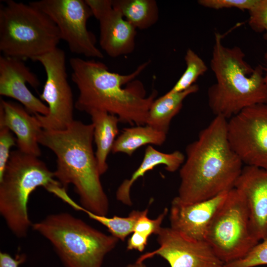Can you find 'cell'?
<instances>
[{"mask_svg": "<svg viewBox=\"0 0 267 267\" xmlns=\"http://www.w3.org/2000/svg\"><path fill=\"white\" fill-rule=\"evenodd\" d=\"M66 59L64 50L57 47L34 60L43 65L46 74L40 98L47 103L48 113L45 116L34 114L43 130H64L74 121L75 103L68 81Z\"/></svg>", "mask_w": 267, "mask_h": 267, "instance_id": "9c48e42d", "label": "cell"}, {"mask_svg": "<svg viewBox=\"0 0 267 267\" xmlns=\"http://www.w3.org/2000/svg\"><path fill=\"white\" fill-rule=\"evenodd\" d=\"M93 126L74 120L65 130H42L40 144L56 156L55 178L66 189L72 184L80 205L98 215L106 216L109 200L102 187L95 155L92 148Z\"/></svg>", "mask_w": 267, "mask_h": 267, "instance_id": "3957f363", "label": "cell"}, {"mask_svg": "<svg viewBox=\"0 0 267 267\" xmlns=\"http://www.w3.org/2000/svg\"><path fill=\"white\" fill-rule=\"evenodd\" d=\"M45 13L56 25L61 40L73 53L87 57L102 58L96 38L87 28L93 16L85 0H41L29 2Z\"/></svg>", "mask_w": 267, "mask_h": 267, "instance_id": "30bf717a", "label": "cell"}, {"mask_svg": "<svg viewBox=\"0 0 267 267\" xmlns=\"http://www.w3.org/2000/svg\"><path fill=\"white\" fill-rule=\"evenodd\" d=\"M61 40L59 30L44 12L29 2L6 0L0 6V51L23 60L55 48Z\"/></svg>", "mask_w": 267, "mask_h": 267, "instance_id": "5b68a950", "label": "cell"}, {"mask_svg": "<svg viewBox=\"0 0 267 267\" xmlns=\"http://www.w3.org/2000/svg\"><path fill=\"white\" fill-rule=\"evenodd\" d=\"M25 256L17 255L13 258L5 252L0 253V267H18L25 261Z\"/></svg>", "mask_w": 267, "mask_h": 267, "instance_id": "4dcf8cb0", "label": "cell"}, {"mask_svg": "<svg viewBox=\"0 0 267 267\" xmlns=\"http://www.w3.org/2000/svg\"><path fill=\"white\" fill-rule=\"evenodd\" d=\"M234 188L245 201L253 236L259 242L267 238V171L245 165Z\"/></svg>", "mask_w": 267, "mask_h": 267, "instance_id": "2e32d148", "label": "cell"}, {"mask_svg": "<svg viewBox=\"0 0 267 267\" xmlns=\"http://www.w3.org/2000/svg\"><path fill=\"white\" fill-rule=\"evenodd\" d=\"M198 90V85L195 84L184 91L175 93L168 91L155 99L149 109L146 125L167 134L171 122L181 110L184 100Z\"/></svg>", "mask_w": 267, "mask_h": 267, "instance_id": "ffe728a7", "label": "cell"}, {"mask_svg": "<svg viewBox=\"0 0 267 267\" xmlns=\"http://www.w3.org/2000/svg\"><path fill=\"white\" fill-rule=\"evenodd\" d=\"M55 195L67 203L74 209L85 213L90 219L105 226L111 235L123 241L134 232L135 224L143 213V210L132 211L126 217L113 216L107 217L95 214L82 207L73 200L68 195L66 189L61 188L56 192Z\"/></svg>", "mask_w": 267, "mask_h": 267, "instance_id": "7402d4cb", "label": "cell"}, {"mask_svg": "<svg viewBox=\"0 0 267 267\" xmlns=\"http://www.w3.org/2000/svg\"><path fill=\"white\" fill-rule=\"evenodd\" d=\"M32 227L50 242L66 267H101L119 241L67 213L50 215Z\"/></svg>", "mask_w": 267, "mask_h": 267, "instance_id": "8992f818", "label": "cell"}, {"mask_svg": "<svg viewBox=\"0 0 267 267\" xmlns=\"http://www.w3.org/2000/svg\"><path fill=\"white\" fill-rule=\"evenodd\" d=\"M257 0H199L201 6L214 9L235 8L241 10H250Z\"/></svg>", "mask_w": 267, "mask_h": 267, "instance_id": "f1b7e54d", "label": "cell"}, {"mask_svg": "<svg viewBox=\"0 0 267 267\" xmlns=\"http://www.w3.org/2000/svg\"><path fill=\"white\" fill-rule=\"evenodd\" d=\"M93 126V139L96 144L95 153L101 176L108 169L107 158L119 133L118 117L107 112L93 110L89 114Z\"/></svg>", "mask_w": 267, "mask_h": 267, "instance_id": "d6986e66", "label": "cell"}, {"mask_svg": "<svg viewBox=\"0 0 267 267\" xmlns=\"http://www.w3.org/2000/svg\"><path fill=\"white\" fill-rule=\"evenodd\" d=\"M157 235L159 247L142 255L136 261L157 255L171 267H224V263L206 240L190 238L171 227H162Z\"/></svg>", "mask_w": 267, "mask_h": 267, "instance_id": "7c38bea8", "label": "cell"}, {"mask_svg": "<svg viewBox=\"0 0 267 267\" xmlns=\"http://www.w3.org/2000/svg\"><path fill=\"white\" fill-rule=\"evenodd\" d=\"M265 59L267 63V49L265 54ZM264 78L266 83L267 84V64L265 68H264Z\"/></svg>", "mask_w": 267, "mask_h": 267, "instance_id": "d6a6232c", "label": "cell"}, {"mask_svg": "<svg viewBox=\"0 0 267 267\" xmlns=\"http://www.w3.org/2000/svg\"><path fill=\"white\" fill-rule=\"evenodd\" d=\"M54 172L38 157L12 151L0 178V213L10 230L25 237L32 224L28 213L31 194L38 187L46 190L61 185Z\"/></svg>", "mask_w": 267, "mask_h": 267, "instance_id": "52a82bcc", "label": "cell"}, {"mask_svg": "<svg viewBox=\"0 0 267 267\" xmlns=\"http://www.w3.org/2000/svg\"><path fill=\"white\" fill-rule=\"evenodd\" d=\"M112 5L136 29H148L159 19V8L155 0H112Z\"/></svg>", "mask_w": 267, "mask_h": 267, "instance_id": "603a6c76", "label": "cell"}, {"mask_svg": "<svg viewBox=\"0 0 267 267\" xmlns=\"http://www.w3.org/2000/svg\"><path fill=\"white\" fill-rule=\"evenodd\" d=\"M0 126L8 128L15 134L19 150L38 157L41 156L38 136L43 129L35 115L21 104L0 99Z\"/></svg>", "mask_w": 267, "mask_h": 267, "instance_id": "e0dca14e", "label": "cell"}, {"mask_svg": "<svg viewBox=\"0 0 267 267\" xmlns=\"http://www.w3.org/2000/svg\"><path fill=\"white\" fill-rule=\"evenodd\" d=\"M126 267H147L143 263V262L136 261L134 263L130 264L128 265Z\"/></svg>", "mask_w": 267, "mask_h": 267, "instance_id": "1f68e13d", "label": "cell"}, {"mask_svg": "<svg viewBox=\"0 0 267 267\" xmlns=\"http://www.w3.org/2000/svg\"><path fill=\"white\" fill-rule=\"evenodd\" d=\"M148 210H143L142 215L138 219L134 226V231L143 234L148 237L154 234L157 235L162 227L161 224L168 213V209L166 208L158 217L151 220L147 217Z\"/></svg>", "mask_w": 267, "mask_h": 267, "instance_id": "4316f807", "label": "cell"}, {"mask_svg": "<svg viewBox=\"0 0 267 267\" xmlns=\"http://www.w3.org/2000/svg\"><path fill=\"white\" fill-rule=\"evenodd\" d=\"M240 47H228L222 36L215 33L210 66L216 83L207 91L208 105L216 116L227 120L249 107L267 103V84L264 68H252Z\"/></svg>", "mask_w": 267, "mask_h": 267, "instance_id": "277c9868", "label": "cell"}, {"mask_svg": "<svg viewBox=\"0 0 267 267\" xmlns=\"http://www.w3.org/2000/svg\"><path fill=\"white\" fill-rule=\"evenodd\" d=\"M267 265V238L255 245L244 257L225 264L224 267H254Z\"/></svg>", "mask_w": 267, "mask_h": 267, "instance_id": "d4e9b609", "label": "cell"}, {"mask_svg": "<svg viewBox=\"0 0 267 267\" xmlns=\"http://www.w3.org/2000/svg\"><path fill=\"white\" fill-rule=\"evenodd\" d=\"M99 23V44L109 56L116 58L132 53L136 29L113 7L112 0H85Z\"/></svg>", "mask_w": 267, "mask_h": 267, "instance_id": "4fadbf2b", "label": "cell"}, {"mask_svg": "<svg viewBox=\"0 0 267 267\" xmlns=\"http://www.w3.org/2000/svg\"><path fill=\"white\" fill-rule=\"evenodd\" d=\"M248 11L250 27L256 32H265L264 38L267 41V0H257Z\"/></svg>", "mask_w": 267, "mask_h": 267, "instance_id": "484cf974", "label": "cell"}, {"mask_svg": "<svg viewBox=\"0 0 267 267\" xmlns=\"http://www.w3.org/2000/svg\"><path fill=\"white\" fill-rule=\"evenodd\" d=\"M185 159L184 154L179 151L166 153L160 152L149 145L145 150L143 160L139 166L130 178L124 180L118 187L116 192V199L126 205L131 206V189L138 178L160 165L165 166V168L167 171L175 172L181 167Z\"/></svg>", "mask_w": 267, "mask_h": 267, "instance_id": "ac0fdd59", "label": "cell"}, {"mask_svg": "<svg viewBox=\"0 0 267 267\" xmlns=\"http://www.w3.org/2000/svg\"><path fill=\"white\" fill-rule=\"evenodd\" d=\"M227 135L243 164L267 171V103L246 108L228 119Z\"/></svg>", "mask_w": 267, "mask_h": 267, "instance_id": "8fae6325", "label": "cell"}, {"mask_svg": "<svg viewBox=\"0 0 267 267\" xmlns=\"http://www.w3.org/2000/svg\"><path fill=\"white\" fill-rule=\"evenodd\" d=\"M150 63L148 60L132 73L122 75L111 72L105 64L94 59L71 58V79L79 91L75 108L88 114L93 110L107 112L124 123L146 125L157 92L154 90L146 96L142 84L134 79Z\"/></svg>", "mask_w": 267, "mask_h": 267, "instance_id": "6da1fadb", "label": "cell"}, {"mask_svg": "<svg viewBox=\"0 0 267 267\" xmlns=\"http://www.w3.org/2000/svg\"><path fill=\"white\" fill-rule=\"evenodd\" d=\"M24 60L0 56V95L12 98L32 114L45 116L48 108L29 90L27 84L36 89L40 86L38 77L25 64Z\"/></svg>", "mask_w": 267, "mask_h": 267, "instance_id": "5bb4252c", "label": "cell"}, {"mask_svg": "<svg viewBox=\"0 0 267 267\" xmlns=\"http://www.w3.org/2000/svg\"><path fill=\"white\" fill-rule=\"evenodd\" d=\"M205 240L224 264L244 257L259 243L251 230L245 201L235 188L228 191Z\"/></svg>", "mask_w": 267, "mask_h": 267, "instance_id": "ba28073f", "label": "cell"}, {"mask_svg": "<svg viewBox=\"0 0 267 267\" xmlns=\"http://www.w3.org/2000/svg\"><path fill=\"white\" fill-rule=\"evenodd\" d=\"M186 68L173 88L172 93L184 91L193 85L198 78L208 70L204 60L192 49L188 48L184 56Z\"/></svg>", "mask_w": 267, "mask_h": 267, "instance_id": "cb8c5ba5", "label": "cell"}, {"mask_svg": "<svg viewBox=\"0 0 267 267\" xmlns=\"http://www.w3.org/2000/svg\"><path fill=\"white\" fill-rule=\"evenodd\" d=\"M148 237L140 233L134 231L127 242V249L142 252L148 242Z\"/></svg>", "mask_w": 267, "mask_h": 267, "instance_id": "f546056e", "label": "cell"}, {"mask_svg": "<svg viewBox=\"0 0 267 267\" xmlns=\"http://www.w3.org/2000/svg\"><path fill=\"white\" fill-rule=\"evenodd\" d=\"M227 120L216 116L187 145L177 196L182 203L206 200L234 187L243 164L229 142Z\"/></svg>", "mask_w": 267, "mask_h": 267, "instance_id": "7a4b0ae2", "label": "cell"}, {"mask_svg": "<svg viewBox=\"0 0 267 267\" xmlns=\"http://www.w3.org/2000/svg\"><path fill=\"white\" fill-rule=\"evenodd\" d=\"M166 137V133L147 125L125 128L116 139L111 152L132 156L141 146L147 144L162 145Z\"/></svg>", "mask_w": 267, "mask_h": 267, "instance_id": "44dd1931", "label": "cell"}, {"mask_svg": "<svg viewBox=\"0 0 267 267\" xmlns=\"http://www.w3.org/2000/svg\"><path fill=\"white\" fill-rule=\"evenodd\" d=\"M228 192L189 204L183 203L175 197L170 211V227L190 238L205 240L208 229Z\"/></svg>", "mask_w": 267, "mask_h": 267, "instance_id": "9a60e30c", "label": "cell"}, {"mask_svg": "<svg viewBox=\"0 0 267 267\" xmlns=\"http://www.w3.org/2000/svg\"><path fill=\"white\" fill-rule=\"evenodd\" d=\"M7 127L0 126V178L8 162L10 148L16 144V138Z\"/></svg>", "mask_w": 267, "mask_h": 267, "instance_id": "83f0119b", "label": "cell"}]
</instances>
